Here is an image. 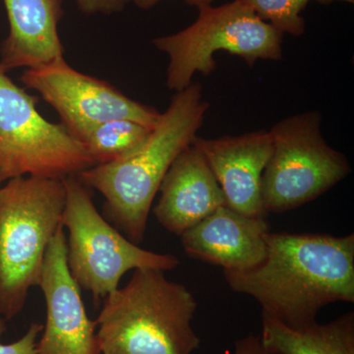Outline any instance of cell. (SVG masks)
<instances>
[{
    "label": "cell",
    "instance_id": "obj_9",
    "mask_svg": "<svg viewBox=\"0 0 354 354\" xmlns=\"http://www.w3.org/2000/svg\"><path fill=\"white\" fill-rule=\"evenodd\" d=\"M21 82L55 109L62 124L79 142L106 121L128 120L153 128L160 115L157 109L130 99L106 81L72 68L64 57L26 69Z\"/></svg>",
    "mask_w": 354,
    "mask_h": 354
},
{
    "label": "cell",
    "instance_id": "obj_15",
    "mask_svg": "<svg viewBox=\"0 0 354 354\" xmlns=\"http://www.w3.org/2000/svg\"><path fill=\"white\" fill-rule=\"evenodd\" d=\"M261 342L276 354H354V314L293 329L262 314Z\"/></svg>",
    "mask_w": 354,
    "mask_h": 354
},
{
    "label": "cell",
    "instance_id": "obj_1",
    "mask_svg": "<svg viewBox=\"0 0 354 354\" xmlns=\"http://www.w3.org/2000/svg\"><path fill=\"white\" fill-rule=\"evenodd\" d=\"M264 262L223 271L227 285L254 298L263 315L293 328L317 322L321 309L354 302V235L268 232Z\"/></svg>",
    "mask_w": 354,
    "mask_h": 354
},
{
    "label": "cell",
    "instance_id": "obj_10",
    "mask_svg": "<svg viewBox=\"0 0 354 354\" xmlns=\"http://www.w3.org/2000/svg\"><path fill=\"white\" fill-rule=\"evenodd\" d=\"M39 288L46 304V322L39 354H102L97 324L86 313L80 286L67 265V239L58 227L46 250Z\"/></svg>",
    "mask_w": 354,
    "mask_h": 354
},
{
    "label": "cell",
    "instance_id": "obj_17",
    "mask_svg": "<svg viewBox=\"0 0 354 354\" xmlns=\"http://www.w3.org/2000/svg\"><path fill=\"white\" fill-rule=\"evenodd\" d=\"M252 9L261 19L281 32L301 36L305 31L302 11L310 0H239Z\"/></svg>",
    "mask_w": 354,
    "mask_h": 354
},
{
    "label": "cell",
    "instance_id": "obj_2",
    "mask_svg": "<svg viewBox=\"0 0 354 354\" xmlns=\"http://www.w3.org/2000/svg\"><path fill=\"white\" fill-rule=\"evenodd\" d=\"M208 109L202 86L191 83L174 95L138 151L118 162L93 165L77 176L86 187L104 197L106 220L133 243L144 241L160 184L172 162L196 138Z\"/></svg>",
    "mask_w": 354,
    "mask_h": 354
},
{
    "label": "cell",
    "instance_id": "obj_5",
    "mask_svg": "<svg viewBox=\"0 0 354 354\" xmlns=\"http://www.w3.org/2000/svg\"><path fill=\"white\" fill-rule=\"evenodd\" d=\"M283 32L261 19L239 0L218 7L199 8L189 27L153 41L169 55L167 87L180 92L192 83L195 73L208 76L216 70L218 50L243 58L249 66L258 59L281 60Z\"/></svg>",
    "mask_w": 354,
    "mask_h": 354
},
{
    "label": "cell",
    "instance_id": "obj_16",
    "mask_svg": "<svg viewBox=\"0 0 354 354\" xmlns=\"http://www.w3.org/2000/svg\"><path fill=\"white\" fill-rule=\"evenodd\" d=\"M152 129L132 120H109L91 130L81 143L95 165L109 164L138 151Z\"/></svg>",
    "mask_w": 354,
    "mask_h": 354
},
{
    "label": "cell",
    "instance_id": "obj_13",
    "mask_svg": "<svg viewBox=\"0 0 354 354\" xmlns=\"http://www.w3.org/2000/svg\"><path fill=\"white\" fill-rule=\"evenodd\" d=\"M158 191L153 214L165 230L177 236L225 205L220 184L193 144L172 162Z\"/></svg>",
    "mask_w": 354,
    "mask_h": 354
},
{
    "label": "cell",
    "instance_id": "obj_18",
    "mask_svg": "<svg viewBox=\"0 0 354 354\" xmlns=\"http://www.w3.org/2000/svg\"><path fill=\"white\" fill-rule=\"evenodd\" d=\"M6 319L0 318V337L6 332ZM44 330V326L39 323H32L27 334L19 341L10 344L0 342V354H39L37 337Z\"/></svg>",
    "mask_w": 354,
    "mask_h": 354
},
{
    "label": "cell",
    "instance_id": "obj_8",
    "mask_svg": "<svg viewBox=\"0 0 354 354\" xmlns=\"http://www.w3.org/2000/svg\"><path fill=\"white\" fill-rule=\"evenodd\" d=\"M38 102L0 68V184L20 176L62 180L95 165L64 125L44 120Z\"/></svg>",
    "mask_w": 354,
    "mask_h": 354
},
{
    "label": "cell",
    "instance_id": "obj_19",
    "mask_svg": "<svg viewBox=\"0 0 354 354\" xmlns=\"http://www.w3.org/2000/svg\"><path fill=\"white\" fill-rule=\"evenodd\" d=\"M129 1L132 0H76V3L78 8L88 15L99 13L109 15L120 12Z\"/></svg>",
    "mask_w": 354,
    "mask_h": 354
},
{
    "label": "cell",
    "instance_id": "obj_21",
    "mask_svg": "<svg viewBox=\"0 0 354 354\" xmlns=\"http://www.w3.org/2000/svg\"><path fill=\"white\" fill-rule=\"evenodd\" d=\"M140 8L148 9L155 6L160 0H132ZM186 3L190 6H196L198 9L202 7L209 6L213 3L215 0H184Z\"/></svg>",
    "mask_w": 354,
    "mask_h": 354
},
{
    "label": "cell",
    "instance_id": "obj_12",
    "mask_svg": "<svg viewBox=\"0 0 354 354\" xmlns=\"http://www.w3.org/2000/svg\"><path fill=\"white\" fill-rule=\"evenodd\" d=\"M265 218L220 207L180 235L184 251L193 259L220 266L223 271L248 272L267 256Z\"/></svg>",
    "mask_w": 354,
    "mask_h": 354
},
{
    "label": "cell",
    "instance_id": "obj_6",
    "mask_svg": "<svg viewBox=\"0 0 354 354\" xmlns=\"http://www.w3.org/2000/svg\"><path fill=\"white\" fill-rule=\"evenodd\" d=\"M62 181L66 199L62 223L69 232L67 265L77 285L92 293L95 306L118 290L130 270L167 272L178 267L176 256L142 249L118 232L97 211L77 176Z\"/></svg>",
    "mask_w": 354,
    "mask_h": 354
},
{
    "label": "cell",
    "instance_id": "obj_14",
    "mask_svg": "<svg viewBox=\"0 0 354 354\" xmlns=\"http://www.w3.org/2000/svg\"><path fill=\"white\" fill-rule=\"evenodd\" d=\"M9 34L0 48V68H35L64 57L58 34L62 0H3Z\"/></svg>",
    "mask_w": 354,
    "mask_h": 354
},
{
    "label": "cell",
    "instance_id": "obj_7",
    "mask_svg": "<svg viewBox=\"0 0 354 354\" xmlns=\"http://www.w3.org/2000/svg\"><path fill=\"white\" fill-rule=\"evenodd\" d=\"M321 123V113L310 111L283 118L270 130L272 151L261 186L266 216L299 208L351 174L348 158L326 142Z\"/></svg>",
    "mask_w": 354,
    "mask_h": 354
},
{
    "label": "cell",
    "instance_id": "obj_11",
    "mask_svg": "<svg viewBox=\"0 0 354 354\" xmlns=\"http://www.w3.org/2000/svg\"><path fill=\"white\" fill-rule=\"evenodd\" d=\"M192 144L206 158L228 208L243 215L265 218L261 186L272 155L271 133L258 130L216 139L196 136Z\"/></svg>",
    "mask_w": 354,
    "mask_h": 354
},
{
    "label": "cell",
    "instance_id": "obj_20",
    "mask_svg": "<svg viewBox=\"0 0 354 354\" xmlns=\"http://www.w3.org/2000/svg\"><path fill=\"white\" fill-rule=\"evenodd\" d=\"M234 354H276L269 351L261 342L260 337L249 335L237 339L234 344Z\"/></svg>",
    "mask_w": 354,
    "mask_h": 354
},
{
    "label": "cell",
    "instance_id": "obj_3",
    "mask_svg": "<svg viewBox=\"0 0 354 354\" xmlns=\"http://www.w3.org/2000/svg\"><path fill=\"white\" fill-rule=\"evenodd\" d=\"M197 302L181 283L155 269L134 270L127 286L104 299L97 317L102 354H192Z\"/></svg>",
    "mask_w": 354,
    "mask_h": 354
},
{
    "label": "cell",
    "instance_id": "obj_22",
    "mask_svg": "<svg viewBox=\"0 0 354 354\" xmlns=\"http://www.w3.org/2000/svg\"><path fill=\"white\" fill-rule=\"evenodd\" d=\"M319 3L324 4V6H328V4L332 3L334 1H344L348 2V3H353L354 0H315Z\"/></svg>",
    "mask_w": 354,
    "mask_h": 354
},
{
    "label": "cell",
    "instance_id": "obj_4",
    "mask_svg": "<svg viewBox=\"0 0 354 354\" xmlns=\"http://www.w3.org/2000/svg\"><path fill=\"white\" fill-rule=\"evenodd\" d=\"M64 181L37 176L0 187V315L10 320L38 286L51 239L62 225Z\"/></svg>",
    "mask_w": 354,
    "mask_h": 354
}]
</instances>
